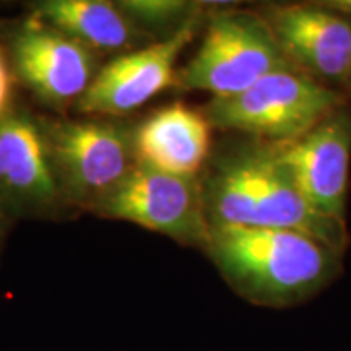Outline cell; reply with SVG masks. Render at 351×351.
<instances>
[{"label": "cell", "instance_id": "cell-1", "mask_svg": "<svg viewBox=\"0 0 351 351\" xmlns=\"http://www.w3.org/2000/svg\"><path fill=\"white\" fill-rule=\"evenodd\" d=\"M241 137L213 148L199 176L210 228L295 230L345 252L346 221L324 217L307 204L274 145Z\"/></svg>", "mask_w": 351, "mask_h": 351}, {"label": "cell", "instance_id": "cell-2", "mask_svg": "<svg viewBox=\"0 0 351 351\" xmlns=\"http://www.w3.org/2000/svg\"><path fill=\"white\" fill-rule=\"evenodd\" d=\"M205 254L232 291L251 304L291 307L327 288L343 252L295 230L210 228Z\"/></svg>", "mask_w": 351, "mask_h": 351}, {"label": "cell", "instance_id": "cell-3", "mask_svg": "<svg viewBox=\"0 0 351 351\" xmlns=\"http://www.w3.org/2000/svg\"><path fill=\"white\" fill-rule=\"evenodd\" d=\"M285 69L296 67L256 10L207 2L204 38L195 56L178 70L176 86L226 98Z\"/></svg>", "mask_w": 351, "mask_h": 351}, {"label": "cell", "instance_id": "cell-4", "mask_svg": "<svg viewBox=\"0 0 351 351\" xmlns=\"http://www.w3.org/2000/svg\"><path fill=\"white\" fill-rule=\"evenodd\" d=\"M43 124L57 179L73 213L93 215L138 165L134 122L43 116Z\"/></svg>", "mask_w": 351, "mask_h": 351}, {"label": "cell", "instance_id": "cell-5", "mask_svg": "<svg viewBox=\"0 0 351 351\" xmlns=\"http://www.w3.org/2000/svg\"><path fill=\"white\" fill-rule=\"evenodd\" d=\"M345 103L348 99L341 91L320 85L298 69H285L238 95L210 98L202 111L213 129L283 143L300 138Z\"/></svg>", "mask_w": 351, "mask_h": 351}, {"label": "cell", "instance_id": "cell-6", "mask_svg": "<svg viewBox=\"0 0 351 351\" xmlns=\"http://www.w3.org/2000/svg\"><path fill=\"white\" fill-rule=\"evenodd\" d=\"M5 51L13 75L44 106L73 108L99 72V54L34 13L13 25Z\"/></svg>", "mask_w": 351, "mask_h": 351}, {"label": "cell", "instance_id": "cell-7", "mask_svg": "<svg viewBox=\"0 0 351 351\" xmlns=\"http://www.w3.org/2000/svg\"><path fill=\"white\" fill-rule=\"evenodd\" d=\"M0 210L13 221L73 213L57 179L43 116L19 103L0 117Z\"/></svg>", "mask_w": 351, "mask_h": 351}, {"label": "cell", "instance_id": "cell-8", "mask_svg": "<svg viewBox=\"0 0 351 351\" xmlns=\"http://www.w3.org/2000/svg\"><path fill=\"white\" fill-rule=\"evenodd\" d=\"M93 215L134 223L202 251L210 238L199 178H179L142 165L135 166Z\"/></svg>", "mask_w": 351, "mask_h": 351}, {"label": "cell", "instance_id": "cell-9", "mask_svg": "<svg viewBox=\"0 0 351 351\" xmlns=\"http://www.w3.org/2000/svg\"><path fill=\"white\" fill-rule=\"evenodd\" d=\"M205 16L207 10L174 36L114 57L99 69L73 109L91 117L125 119L161 91L176 86L179 56L205 25Z\"/></svg>", "mask_w": 351, "mask_h": 351}, {"label": "cell", "instance_id": "cell-10", "mask_svg": "<svg viewBox=\"0 0 351 351\" xmlns=\"http://www.w3.org/2000/svg\"><path fill=\"white\" fill-rule=\"evenodd\" d=\"M254 10L300 72L343 93L351 73V16L324 2L263 3Z\"/></svg>", "mask_w": 351, "mask_h": 351}, {"label": "cell", "instance_id": "cell-11", "mask_svg": "<svg viewBox=\"0 0 351 351\" xmlns=\"http://www.w3.org/2000/svg\"><path fill=\"white\" fill-rule=\"evenodd\" d=\"M271 145L307 204L324 217L346 221L351 168L350 101L300 138Z\"/></svg>", "mask_w": 351, "mask_h": 351}, {"label": "cell", "instance_id": "cell-12", "mask_svg": "<svg viewBox=\"0 0 351 351\" xmlns=\"http://www.w3.org/2000/svg\"><path fill=\"white\" fill-rule=\"evenodd\" d=\"M212 129L202 109L171 103L135 125L137 163L179 178H199L213 150Z\"/></svg>", "mask_w": 351, "mask_h": 351}, {"label": "cell", "instance_id": "cell-13", "mask_svg": "<svg viewBox=\"0 0 351 351\" xmlns=\"http://www.w3.org/2000/svg\"><path fill=\"white\" fill-rule=\"evenodd\" d=\"M29 12L96 54H127L153 44L108 0H39Z\"/></svg>", "mask_w": 351, "mask_h": 351}, {"label": "cell", "instance_id": "cell-14", "mask_svg": "<svg viewBox=\"0 0 351 351\" xmlns=\"http://www.w3.org/2000/svg\"><path fill=\"white\" fill-rule=\"evenodd\" d=\"M116 5L153 43L174 36L207 10L205 2L189 0H117Z\"/></svg>", "mask_w": 351, "mask_h": 351}, {"label": "cell", "instance_id": "cell-15", "mask_svg": "<svg viewBox=\"0 0 351 351\" xmlns=\"http://www.w3.org/2000/svg\"><path fill=\"white\" fill-rule=\"evenodd\" d=\"M15 83L16 78L8 60L5 46H0V117L5 116L15 106Z\"/></svg>", "mask_w": 351, "mask_h": 351}, {"label": "cell", "instance_id": "cell-16", "mask_svg": "<svg viewBox=\"0 0 351 351\" xmlns=\"http://www.w3.org/2000/svg\"><path fill=\"white\" fill-rule=\"evenodd\" d=\"M12 223L13 219L8 218L7 215L0 210V254L3 251V245H5V239H7L8 231H10L12 228Z\"/></svg>", "mask_w": 351, "mask_h": 351}, {"label": "cell", "instance_id": "cell-17", "mask_svg": "<svg viewBox=\"0 0 351 351\" xmlns=\"http://www.w3.org/2000/svg\"><path fill=\"white\" fill-rule=\"evenodd\" d=\"M343 95L346 96V99H348L350 103H351V73H350L348 80H346L345 86H343Z\"/></svg>", "mask_w": 351, "mask_h": 351}]
</instances>
